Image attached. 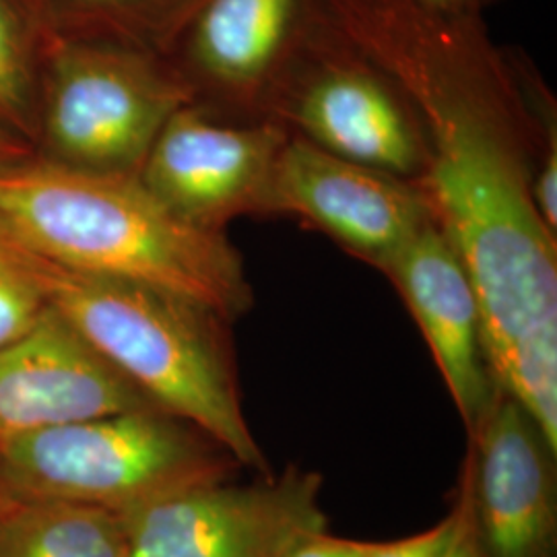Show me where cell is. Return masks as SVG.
<instances>
[{"label": "cell", "mask_w": 557, "mask_h": 557, "mask_svg": "<svg viewBox=\"0 0 557 557\" xmlns=\"http://www.w3.org/2000/svg\"><path fill=\"white\" fill-rule=\"evenodd\" d=\"M320 15L395 85L418 122L432 218L462 260L499 391L557 450L556 234L531 197L517 75L481 17L419 0H317Z\"/></svg>", "instance_id": "6da1fadb"}, {"label": "cell", "mask_w": 557, "mask_h": 557, "mask_svg": "<svg viewBox=\"0 0 557 557\" xmlns=\"http://www.w3.org/2000/svg\"><path fill=\"white\" fill-rule=\"evenodd\" d=\"M0 232L62 267L195 299L232 324L252 306L238 250L223 232L176 218L137 174L52 160L4 163Z\"/></svg>", "instance_id": "7a4b0ae2"}, {"label": "cell", "mask_w": 557, "mask_h": 557, "mask_svg": "<svg viewBox=\"0 0 557 557\" xmlns=\"http://www.w3.org/2000/svg\"><path fill=\"white\" fill-rule=\"evenodd\" d=\"M0 244L101 358L160 409L269 475L239 398L230 320L160 287L62 267L0 232Z\"/></svg>", "instance_id": "3957f363"}, {"label": "cell", "mask_w": 557, "mask_h": 557, "mask_svg": "<svg viewBox=\"0 0 557 557\" xmlns=\"http://www.w3.org/2000/svg\"><path fill=\"white\" fill-rule=\"evenodd\" d=\"M239 467L220 442L161 409L81 419L0 442V478L20 502L112 512L232 479Z\"/></svg>", "instance_id": "277c9868"}, {"label": "cell", "mask_w": 557, "mask_h": 557, "mask_svg": "<svg viewBox=\"0 0 557 557\" xmlns=\"http://www.w3.org/2000/svg\"><path fill=\"white\" fill-rule=\"evenodd\" d=\"M44 135L50 160L103 174H137L190 85L153 50L52 29L44 46Z\"/></svg>", "instance_id": "5b68a950"}, {"label": "cell", "mask_w": 557, "mask_h": 557, "mask_svg": "<svg viewBox=\"0 0 557 557\" xmlns=\"http://www.w3.org/2000/svg\"><path fill=\"white\" fill-rule=\"evenodd\" d=\"M322 478L289 469L255 483H195L116 512L128 557H283L326 529Z\"/></svg>", "instance_id": "8992f818"}, {"label": "cell", "mask_w": 557, "mask_h": 557, "mask_svg": "<svg viewBox=\"0 0 557 557\" xmlns=\"http://www.w3.org/2000/svg\"><path fill=\"white\" fill-rule=\"evenodd\" d=\"M319 4V2H317ZM278 83L292 94L287 119L320 149L418 182L425 151L418 122L395 85L320 15Z\"/></svg>", "instance_id": "52a82bcc"}, {"label": "cell", "mask_w": 557, "mask_h": 557, "mask_svg": "<svg viewBox=\"0 0 557 557\" xmlns=\"http://www.w3.org/2000/svg\"><path fill=\"white\" fill-rule=\"evenodd\" d=\"M287 139L275 122L223 124L186 103L165 122L137 176L180 220L223 232L227 221L264 211Z\"/></svg>", "instance_id": "ba28073f"}, {"label": "cell", "mask_w": 557, "mask_h": 557, "mask_svg": "<svg viewBox=\"0 0 557 557\" xmlns=\"http://www.w3.org/2000/svg\"><path fill=\"white\" fill-rule=\"evenodd\" d=\"M264 211L298 215L382 269L432 211L413 180L345 160L301 137L278 153Z\"/></svg>", "instance_id": "9c48e42d"}, {"label": "cell", "mask_w": 557, "mask_h": 557, "mask_svg": "<svg viewBox=\"0 0 557 557\" xmlns=\"http://www.w3.org/2000/svg\"><path fill=\"white\" fill-rule=\"evenodd\" d=\"M556 458L537 421L498 391L462 469L483 557H557Z\"/></svg>", "instance_id": "30bf717a"}, {"label": "cell", "mask_w": 557, "mask_h": 557, "mask_svg": "<svg viewBox=\"0 0 557 557\" xmlns=\"http://www.w3.org/2000/svg\"><path fill=\"white\" fill-rule=\"evenodd\" d=\"M137 409L160 407L50 306L29 331L0 347V442Z\"/></svg>", "instance_id": "8fae6325"}, {"label": "cell", "mask_w": 557, "mask_h": 557, "mask_svg": "<svg viewBox=\"0 0 557 557\" xmlns=\"http://www.w3.org/2000/svg\"><path fill=\"white\" fill-rule=\"evenodd\" d=\"M380 271L411 310L471 434L499 388L485 356L478 296L455 246L432 218Z\"/></svg>", "instance_id": "7c38bea8"}, {"label": "cell", "mask_w": 557, "mask_h": 557, "mask_svg": "<svg viewBox=\"0 0 557 557\" xmlns=\"http://www.w3.org/2000/svg\"><path fill=\"white\" fill-rule=\"evenodd\" d=\"M317 17V0H200L172 44L195 77L255 98L277 85Z\"/></svg>", "instance_id": "4fadbf2b"}, {"label": "cell", "mask_w": 557, "mask_h": 557, "mask_svg": "<svg viewBox=\"0 0 557 557\" xmlns=\"http://www.w3.org/2000/svg\"><path fill=\"white\" fill-rule=\"evenodd\" d=\"M0 557H128V547L112 510L20 502L0 520Z\"/></svg>", "instance_id": "5bb4252c"}, {"label": "cell", "mask_w": 557, "mask_h": 557, "mask_svg": "<svg viewBox=\"0 0 557 557\" xmlns=\"http://www.w3.org/2000/svg\"><path fill=\"white\" fill-rule=\"evenodd\" d=\"M62 34L124 41L153 50L172 44L200 0H44Z\"/></svg>", "instance_id": "9a60e30c"}, {"label": "cell", "mask_w": 557, "mask_h": 557, "mask_svg": "<svg viewBox=\"0 0 557 557\" xmlns=\"http://www.w3.org/2000/svg\"><path fill=\"white\" fill-rule=\"evenodd\" d=\"M52 29L44 0H0V124L7 128L27 122L34 54Z\"/></svg>", "instance_id": "2e32d148"}, {"label": "cell", "mask_w": 557, "mask_h": 557, "mask_svg": "<svg viewBox=\"0 0 557 557\" xmlns=\"http://www.w3.org/2000/svg\"><path fill=\"white\" fill-rule=\"evenodd\" d=\"M46 306L36 283L0 244V347L29 331Z\"/></svg>", "instance_id": "e0dca14e"}, {"label": "cell", "mask_w": 557, "mask_h": 557, "mask_svg": "<svg viewBox=\"0 0 557 557\" xmlns=\"http://www.w3.org/2000/svg\"><path fill=\"white\" fill-rule=\"evenodd\" d=\"M457 529V510L453 508L448 517L442 518L428 531L397 541H382L370 557H444Z\"/></svg>", "instance_id": "ac0fdd59"}, {"label": "cell", "mask_w": 557, "mask_h": 557, "mask_svg": "<svg viewBox=\"0 0 557 557\" xmlns=\"http://www.w3.org/2000/svg\"><path fill=\"white\" fill-rule=\"evenodd\" d=\"M376 545L379 541L333 537L324 529L299 539L283 557H370Z\"/></svg>", "instance_id": "d6986e66"}, {"label": "cell", "mask_w": 557, "mask_h": 557, "mask_svg": "<svg viewBox=\"0 0 557 557\" xmlns=\"http://www.w3.org/2000/svg\"><path fill=\"white\" fill-rule=\"evenodd\" d=\"M455 510H457V529H455V535H453V541H450L444 557H483L481 547H479L478 531H475L469 479L465 475V471L460 478Z\"/></svg>", "instance_id": "ffe728a7"}, {"label": "cell", "mask_w": 557, "mask_h": 557, "mask_svg": "<svg viewBox=\"0 0 557 557\" xmlns=\"http://www.w3.org/2000/svg\"><path fill=\"white\" fill-rule=\"evenodd\" d=\"M421 4L446 13V15H467V17H481L483 11L494 0H419Z\"/></svg>", "instance_id": "44dd1931"}, {"label": "cell", "mask_w": 557, "mask_h": 557, "mask_svg": "<svg viewBox=\"0 0 557 557\" xmlns=\"http://www.w3.org/2000/svg\"><path fill=\"white\" fill-rule=\"evenodd\" d=\"M21 156H23V151H21L17 137L4 124H0V165L23 160Z\"/></svg>", "instance_id": "7402d4cb"}, {"label": "cell", "mask_w": 557, "mask_h": 557, "mask_svg": "<svg viewBox=\"0 0 557 557\" xmlns=\"http://www.w3.org/2000/svg\"><path fill=\"white\" fill-rule=\"evenodd\" d=\"M17 504H20V499L11 494V490L7 487L4 479L0 478V520L7 517Z\"/></svg>", "instance_id": "603a6c76"}]
</instances>
